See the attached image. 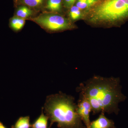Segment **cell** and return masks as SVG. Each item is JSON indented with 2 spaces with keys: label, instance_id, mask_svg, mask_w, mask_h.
<instances>
[{
  "label": "cell",
  "instance_id": "277c9868",
  "mask_svg": "<svg viewBox=\"0 0 128 128\" xmlns=\"http://www.w3.org/2000/svg\"><path fill=\"white\" fill-rule=\"evenodd\" d=\"M32 20L42 28L50 31L66 30L72 28V24L68 19L54 13L42 14Z\"/></svg>",
  "mask_w": 128,
  "mask_h": 128
},
{
  "label": "cell",
  "instance_id": "ac0fdd59",
  "mask_svg": "<svg viewBox=\"0 0 128 128\" xmlns=\"http://www.w3.org/2000/svg\"></svg>",
  "mask_w": 128,
  "mask_h": 128
},
{
  "label": "cell",
  "instance_id": "9a60e30c",
  "mask_svg": "<svg viewBox=\"0 0 128 128\" xmlns=\"http://www.w3.org/2000/svg\"><path fill=\"white\" fill-rule=\"evenodd\" d=\"M77 0H64L65 6L68 8L72 7Z\"/></svg>",
  "mask_w": 128,
  "mask_h": 128
},
{
  "label": "cell",
  "instance_id": "8fae6325",
  "mask_svg": "<svg viewBox=\"0 0 128 128\" xmlns=\"http://www.w3.org/2000/svg\"><path fill=\"white\" fill-rule=\"evenodd\" d=\"M32 11L31 9L25 6H21L18 8L16 12V16L25 19L32 16Z\"/></svg>",
  "mask_w": 128,
  "mask_h": 128
},
{
  "label": "cell",
  "instance_id": "5b68a950",
  "mask_svg": "<svg viewBox=\"0 0 128 128\" xmlns=\"http://www.w3.org/2000/svg\"><path fill=\"white\" fill-rule=\"evenodd\" d=\"M92 110L91 105L89 101L84 98L80 97L76 112L86 128H89L90 123V113Z\"/></svg>",
  "mask_w": 128,
  "mask_h": 128
},
{
  "label": "cell",
  "instance_id": "4fadbf2b",
  "mask_svg": "<svg viewBox=\"0 0 128 128\" xmlns=\"http://www.w3.org/2000/svg\"><path fill=\"white\" fill-rule=\"evenodd\" d=\"M44 0H22L25 4L32 7H35L41 5Z\"/></svg>",
  "mask_w": 128,
  "mask_h": 128
},
{
  "label": "cell",
  "instance_id": "52a82bcc",
  "mask_svg": "<svg viewBox=\"0 0 128 128\" xmlns=\"http://www.w3.org/2000/svg\"><path fill=\"white\" fill-rule=\"evenodd\" d=\"M48 118L44 115L43 112V109L42 108L41 115L31 124L32 128H48Z\"/></svg>",
  "mask_w": 128,
  "mask_h": 128
},
{
  "label": "cell",
  "instance_id": "30bf717a",
  "mask_svg": "<svg viewBox=\"0 0 128 128\" xmlns=\"http://www.w3.org/2000/svg\"><path fill=\"white\" fill-rule=\"evenodd\" d=\"M62 6V0H48L46 8L52 12L60 11Z\"/></svg>",
  "mask_w": 128,
  "mask_h": 128
},
{
  "label": "cell",
  "instance_id": "7c38bea8",
  "mask_svg": "<svg viewBox=\"0 0 128 128\" xmlns=\"http://www.w3.org/2000/svg\"><path fill=\"white\" fill-rule=\"evenodd\" d=\"M69 16L72 20L73 21L79 20L82 16L81 9L76 6H73L70 8Z\"/></svg>",
  "mask_w": 128,
  "mask_h": 128
},
{
  "label": "cell",
  "instance_id": "8992f818",
  "mask_svg": "<svg viewBox=\"0 0 128 128\" xmlns=\"http://www.w3.org/2000/svg\"><path fill=\"white\" fill-rule=\"evenodd\" d=\"M89 128H116L114 121L105 116L104 113L101 112L98 118L92 121Z\"/></svg>",
  "mask_w": 128,
  "mask_h": 128
},
{
  "label": "cell",
  "instance_id": "5bb4252c",
  "mask_svg": "<svg viewBox=\"0 0 128 128\" xmlns=\"http://www.w3.org/2000/svg\"><path fill=\"white\" fill-rule=\"evenodd\" d=\"M76 6L82 10L88 8L91 6L89 4L87 0H78Z\"/></svg>",
  "mask_w": 128,
  "mask_h": 128
},
{
  "label": "cell",
  "instance_id": "3957f363",
  "mask_svg": "<svg viewBox=\"0 0 128 128\" xmlns=\"http://www.w3.org/2000/svg\"><path fill=\"white\" fill-rule=\"evenodd\" d=\"M89 20L119 26L128 20V0H102L92 9Z\"/></svg>",
  "mask_w": 128,
  "mask_h": 128
},
{
  "label": "cell",
  "instance_id": "9c48e42d",
  "mask_svg": "<svg viewBox=\"0 0 128 128\" xmlns=\"http://www.w3.org/2000/svg\"><path fill=\"white\" fill-rule=\"evenodd\" d=\"M30 118L29 116L21 117L19 118L12 128H30Z\"/></svg>",
  "mask_w": 128,
  "mask_h": 128
},
{
  "label": "cell",
  "instance_id": "7a4b0ae2",
  "mask_svg": "<svg viewBox=\"0 0 128 128\" xmlns=\"http://www.w3.org/2000/svg\"><path fill=\"white\" fill-rule=\"evenodd\" d=\"M74 101L73 96L61 92L47 97L44 108L50 121L48 128L55 122L59 128H86L76 112Z\"/></svg>",
  "mask_w": 128,
  "mask_h": 128
},
{
  "label": "cell",
  "instance_id": "6da1fadb",
  "mask_svg": "<svg viewBox=\"0 0 128 128\" xmlns=\"http://www.w3.org/2000/svg\"><path fill=\"white\" fill-rule=\"evenodd\" d=\"M121 89L119 78L95 76L81 83L76 90L80 92V97L90 104L93 114L100 112L118 114L120 111L118 104L127 98Z\"/></svg>",
  "mask_w": 128,
  "mask_h": 128
},
{
  "label": "cell",
  "instance_id": "2e32d148",
  "mask_svg": "<svg viewBox=\"0 0 128 128\" xmlns=\"http://www.w3.org/2000/svg\"><path fill=\"white\" fill-rule=\"evenodd\" d=\"M87 0L89 2V4L92 6V5L96 4V2L100 1L101 0Z\"/></svg>",
  "mask_w": 128,
  "mask_h": 128
},
{
  "label": "cell",
  "instance_id": "ba28073f",
  "mask_svg": "<svg viewBox=\"0 0 128 128\" xmlns=\"http://www.w3.org/2000/svg\"><path fill=\"white\" fill-rule=\"evenodd\" d=\"M25 23V19L16 16L10 19L9 26L14 31H18L22 28Z\"/></svg>",
  "mask_w": 128,
  "mask_h": 128
},
{
  "label": "cell",
  "instance_id": "e0dca14e",
  "mask_svg": "<svg viewBox=\"0 0 128 128\" xmlns=\"http://www.w3.org/2000/svg\"><path fill=\"white\" fill-rule=\"evenodd\" d=\"M0 128H6L0 121Z\"/></svg>",
  "mask_w": 128,
  "mask_h": 128
}]
</instances>
